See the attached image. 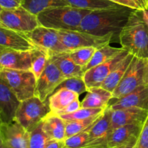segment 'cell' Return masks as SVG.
<instances>
[{
    "instance_id": "obj_25",
    "label": "cell",
    "mask_w": 148,
    "mask_h": 148,
    "mask_svg": "<svg viewBox=\"0 0 148 148\" xmlns=\"http://www.w3.org/2000/svg\"><path fill=\"white\" fill-rule=\"evenodd\" d=\"M124 50V49L122 47H113V46H110L109 44L106 45L103 47L97 49L95 51V53H94L93 56H92V59L90 60V62L86 66L82 68L84 73H85L87 71L89 70L91 68L110 60V59L114 58V56L118 55L119 53H121Z\"/></svg>"
},
{
    "instance_id": "obj_36",
    "label": "cell",
    "mask_w": 148,
    "mask_h": 148,
    "mask_svg": "<svg viewBox=\"0 0 148 148\" xmlns=\"http://www.w3.org/2000/svg\"><path fill=\"white\" fill-rule=\"evenodd\" d=\"M137 145V148H148V116L143 124Z\"/></svg>"
},
{
    "instance_id": "obj_7",
    "label": "cell",
    "mask_w": 148,
    "mask_h": 148,
    "mask_svg": "<svg viewBox=\"0 0 148 148\" xmlns=\"http://www.w3.org/2000/svg\"><path fill=\"white\" fill-rule=\"evenodd\" d=\"M40 25L37 15L23 6L12 10L0 8V27L27 33Z\"/></svg>"
},
{
    "instance_id": "obj_23",
    "label": "cell",
    "mask_w": 148,
    "mask_h": 148,
    "mask_svg": "<svg viewBox=\"0 0 148 148\" xmlns=\"http://www.w3.org/2000/svg\"><path fill=\"white\" fill-rule=\"evenodd\" d=\"M111 130V109L109 106L104 110L101 118L93 124L89 131V142L107 137Z\"/></svg>"
},
{
    "instance_id": "obj_14",
    "label": "cell",
    "mask_w": 148,
    "mask_h": 148,
    "mask_svg": "<svg viewBox=\"0 0 148 148\" xmlns=\"http://www.w3.org/2000/svg\"><path fill=\"white\" fill-rule=\"evenodd\" d=\"M143 124V122L133 123L113 130L106 140L104 148H117L137 140Z\"/></svg>"
},
{
    "instance_id": "obj_40",
    "label": "cell",
    "mask_w": 148,
    "mask_h": 148,
    "mask_svg": "<svg viewBox=\"0 0 148 148\" xmlns=\"http://www.w3.org/2000/svg\"><path fill=\"white\" fill-rule=\"evenodd\" d=\"M143 82L145 85H148V59H145L143 70Z\"/></svg>"
},
{
    "instance_id": "obj_4",
    "label": "cell",
    "mask_w": 148,
    "mask_h": 148,
    "mask_svg": "<svg viewBox=\"0 0 148 148\" xmlns=\"http://www.w3.org/2000/svg\"><path fill=\"white\" fill-rule=\"evenodd\" d=\"M0 79L8 85L20 101L35 96L37 79L30 70L1 69Z\"/></svg>"
},
{
    "instance_id": "obj_27",
    "label": "cell",
    "mask_w": 148,
    "mask_h": 148,
    "mask_svg": "<svg viewBox=\"0 0 148 148\" xmlns=\"http://www.w3.org/2000/svg\"><path fill=\"white\" fill-rule=\"evenodd\" d=\"M69 6L83 10H94L109 8L118 5L110 0H66Z\"/></svg>"
},
{
    "instance_id": "obj_2",
    "label": "cell",
    "mask_w": 148,
    "mask_h": 148,
    "mask_svg": "<svg viewBox=\"0 0 148 148\" xmlns=\"http://www.w3.org/2000/svg\"><path fill=\"white\" fill-rule=\"evenodd\" d=\"M121 47L136 57L148 59V26L142 11L133 10L119 37Z\"/></svg>"
},
{
    "instance_id": "obj_41",
    "label": "cell",
    "mask_w": 148,
    "mask_h": 148,
    "mask_svg": "<svg viewBox=\"0 0 148 148\" xmlns=\"http://www.w3.org/2000/svg\"><path fill=\"white\" fill-rule=\"evenodd\" d=\"M142 14H143V18H144L145 21L146 22V23H147L148 26V9H147V10H143V11H142Z\"/></svg>"
},
{
    "instance_id": "obj_37",
    "label": "cell",
    "mask_w": 148,
    "mask_h": 148,
    "mask_svg": "<svg viewBox=\"0 0 148 148\" xmlns=\"http://www.w3.org/2000/svg\"><path fill=\"white\" fill-rule=\"evenodd\" d=\"M80 108H81V102L79 101V99H78V100H76V101H73L72 103L69 104L67 107L64 108L63 110H61V111H58V112L56 113H53V114H57V115L59 116L65 115V114H70V113L75 112V111H77V110L79 109Z\"/></svg>"
},
{
    "instance_id": "obj_22",
    "label": "cell",
    "mask_w": 148,
    "mask_h": 148,
    "mask_svg": "<svg viewBox=\"0 0 148 148\" xmlns=\"http://www.w3.org/2000/svg\"><path fill=\"white\" fill-rule=\"evenodd\" d=\"M79 95L66 89L56 90L49 98L51 112L56 113L67 107L73 101L79 99Z\"/></svg>"
},
{
    "instance_id": "obj_46",
    "label": "cell",
    "mask_w": 148,
    "mask_h": 148,
    "mask_svg": "<svg viewBox=\"0 0 148 148\" xmlns=\"http://www.w3.org/2000/svg\"></svg>"
},
{
    "instance_id": "obj_12",
    "label": "cell",
    "mask_w": 148,
    "mask_h": 148,
    "mask_svg": "<svg viewBox=\"0 0 148 148\" xmlns=\"http://www.w3.org/2000/svg\"><path fill=\"white\" fill-rule=\"evenodd\" d=\"M29 132L15 119L0 124L1 143L10 148H29Z\"/></svg>"
},
{
    "instance_id": "obj_33",
    "label": "cell",
    "mask_w": 148,
    "mask_h": 148,
    "mask_svg": "<svg viewBox=\"0 0 148 148\" xmlns=\"http://www.w3.org/2000/svg\"><path fill=\"white\" fill-rule=\"evenodd\" d=\"M106 109V108H105ZM104 108H80L77 111L70 114L60 116L65 121H79L89 119L96 114L103 112Z\"/></svg>"
},
{
    "instance_id": "obj_31",
    "label": "cell",
    "mask_w": 148,
    "mask_h": 148,
    "mask_svg": "<svg viewBox=\"0 0 148 148\" xmlns=\"http://www.w3.org/2000/svg\"><path fill=\"white\" fill-rule=\"evenodd\" d=\"M96 50L94 47H83L68 51V53L76 64L83 68L90 62Z\"/></svg>"
},
{
    "instance_id": "obj_26",
    "label": "cell",
    "mask_w": 148,
    "mask_h": 148,
    "mask_svg": "<svg viewBox=\"0 0 148 148\" xmlns=\"http://www.w3.org/2000/svg\"><path fill=\"white\" fill-rule=\"evenodd\" d=\"M22 6L31 13L38 15L47 9L69 5L66 0H23Z\"/></svg>"
},
{
    "instance_id": "obj_34",
    "label": "cell",
    "mask_w": 148,
    "mask_h": 148,
    "mask_svg": "<svg viewBox=\"0 0 148 148\" xmlns=\"http://www.w3.org/2000/svg\"><path fill=\"white\" fill-rule=\"evenodd\" d=\"M93 126V125H92ZM88 128L87 130H84V131L80 132L77 133V134H75V135L72 136V137L66 138L64 140L65 142V148H81L83 147L85 145L89 142L90 135H89V131L90 130L91 127Z\"/></svg>"
},
{
    "instance_id": "obj_11",
    "label": "cell",
    "mask_w": 148,
    "mask_h": 148,
    "mask_svg": "<svg viewBox=\"0 0 148 148\" xmlns=\"http://www.w3.org/2000/svg\"><path fill=\"white\" fill-rule=\"evenodd\" d=\"M129 53L130 52L124 49L110 60L97 65L87 71L84 74L83 79L88 88L101 87V84L105 81L111 72L118 66Z\"/></svg>"
},
{
    "instance_id": "obj_30",
    "label": "cell",
    "mask_w": 148,
    "mask_h": 148,
    "mask_svg": "<svg viewBox=\"0 0 148 148\" xmlns=\"http://www.w3.org/2000/svg\"><path fill=\"white\" fill-rule=\"evenodd\" d=\"M49 54L44 49L38 48L33 50L32 67L30 71L34 74L36 79H38L49 60Z\"/></svg>"
},
{
    "instance_id": "obj_28",
    "label": "cell",
    "mask_w": 148,
    "mask_h": 148,
    "mask_svg": "<svg viewBox=\"0 0 148 148\" xmlns=\"http://www.w3.org/2000/svg\"><path fill=\"white\" fill-rule=\"evenodd\" d=\"M104 112V111H103ZM103 112L96 114L85 120L79 121H66V139L84 131L93 125L103 115ZM65 139V140H66Z\"/></svg>"
},
{
    "instance_id": "obj_3",
    "label": "cell",
    "mask_w": 148,
    "mask_h": 148,
    "mask_svg": "<svg viewBox=\"0 0 148 148\" xmlns=\"http://www.w3.org/2000/svg\"><path fill=\"white\" fill-rule=\"evenodd\" d=\"M90 10L62 6L49 8L37 15L40 25L55 30H79L81 22Z\"/></svg>"
},
{
    "instance_id": "obj_43",
    "label": "cell",
    "mask_w": 148,
    "mask_h": 148,
    "mask_svg": "<svg viewBox=\"0 0 148 148\" xmlns=\"http://www.w3.org/2000/svg\"><path fill=\"white\" fill-rule=\"evenodd\" d=\"M138 142V141H137ZM137 143H133L132 145H131L130 146V147H129L128 148H137Z\"/></svg>"
},
{
    "instance_id": "obj_39",
    "label": "cell",
    "mask_w": 148,
    "mask_h": 148,
    "mask_svg": "<svg viewBox=\"0 0 148 148\" xmlns=\"http://www.w3.org/2000/svg\"><path fill=\"white\" fill-rule=\"evenodd\" d=\"M65 146V142L56 141V140H51L47 145L46 148H64Z\"/></svg>"
},
{
    "instance_id": "obj_35",
    "label": "cell",
    "mask_w": 148,
    "mask_h": 148,
    "mask_svg": "<svg viewBox=\"0 0 148 148\" xmlns=\"http://www.w3.org/2000/svg\"><path fill=\"white\" fill-rule=\"evenodd\" d=\"M119 5L131 8L134 10H143L148 9V0H110Z\"/></svg>"
},
{
    "instance_id": "obj_16",
    "label": "cell",
    "mask_w": 148,
    "mask_h": 148,
    "mask_svg": "<svg viewBox=\"0 0 148 148\" xmlns=\"http://www.w3.org/2000/svg\"><path fill=\"white\" fill-rule=\"evenodd\" d=\"M21 101L8 85L0 79V121L10 123L15 119Z\"/></svg>"
},
{
    "instance_id": "obj_20",
    "label": "cell",
    "mask_w": 148,
    "mask_h": 148,
    "mask_svg": "<svg viewBox=\"0 0 148 148\" xmlns=\"http://www.w3.org/2000/svg\"><path fill=\"white\" fill-rule=\"evenodd\" d=\"M50 59L57 66L64 76L67 78L83 77L84 72L82 66L76 64L68 53V51L49 54Z\"/></svg>"
},
{
    "instance_id": "obj_29",
    "label": "cell",
    "mask_w": 148,
    "mask_h": 148,
    "mask_svg": "<svg viewBox=\"0 0 148 148\" xmlns=\"http://www.w3.org/2000/svg\"><path fill=\"white\" fill-rule=\"evenodd\" d=\"M29 148H46L51 139L43 131V121L29 131Z\"/></svg>"
},
{
    "instance_id": "obj_32",
    "label": "cell",
    "mask_w": 148,
    "mask_h": 148,
    "mask_svg": "<svg viewBox=\"0 0 148 148\" xmlns=\"http://www.w3.org/2000/svg\"><path fill=\"white\" fill-rule=\"evenodd\" d=\"M61 89H66L73 91V92L79 94V95H82L84 92H88V88L83 77H78L66 79L58 86L55 91Z\"/></svg>"
},
{
    "instance_id": "obj_21",
    "label": "cell",
    "mask_w": 148,
    "mask_h": 148,
    "mask_svg": "<svg viewBox=\"0 0 148 148\" xmlns=\"http://www.w3.org/2000/svg\"><path fill=\"white\" fill-rule=\"evenodd\" d=\"M43 129L51 140L66 139V121L57 114L49 113L43 120Z\"/></svg>"
},
{
    "instance_id": "obj_38",
    "label": "cell",
    "mask_w": 148,
    "mask_h": 148,
    "mask_svg": "<svg viewBox=\"0 0 148 148\" xmlns=\"http://www.w3.org/2000/svg\"><path fill=\"white\" fill-rule=\"evenodd\" d=\"M22 4L17 0H0V8L6 10L18 8L21 7Z\"/></svg>"
},
{
    "instance_id": "obj_17",
    "label": "cell",
    "mask_w": 148,
    "mask_h": 148,
    "mask_svg": "<svg viewBox=\"0 0 148 148\" xmlns=\"http://www.w3.org/2000/svg\"><path fill=\"white\" fill-rule=\"evenodd\" d=\"M109 107L112 111L128 108H138L148 111V85H141L132 92L117 99Z\"/></svg>"
},
{
    "instance_id": "obj_5",
    "label": "cell",
    "mask_w": 148,
    "mask_h": 148,
    "mask_svg": "<svg viewBox=\"0 0 148 148\" xmlns=\"http://www.w3.org/2000/svg\"><path fill=\"white\" fill-rule=\"evenodd\" d=\"M50 112L49 98L42 101L38 97L33 96L21 101L15 120L29 132L43 121Z\"/></svg>"
},
{
    "instance_id": "obj_1",
    "label": "cell",
    "mask_w": 148,
    "mask_h": 148,
    "mask_svg": "<svg viewBox=\"0 0 148 148\" xmlns=\"http://www.w3.org/2000/svg\"><path fill=\"white\" fill-rule=\"evenodd\" d=\"M134 10L122 5L91 11L81 22L79 31L96 36L111 34L119 39V34Z\"/></svg>"
},
{
    "instance_id": "obj_18",
    "label": "cell",
    "mask_w": 148,
    "mask_h": 148,
    "mask_svg": "<svg viewBox=\"0 0 148 148\" xmlns=\"http://www.w3.org/2000/svg\"><path fill=\"white\" fill-rule=\"evenodd\" d=\"M147 116L148 111L138 108L111 110V130L133 123H144Z\"/></svg>"
},
{
    "instance_id": "obj_42",
    "label": "cell",
    "mask_w": 148,
    "mask_h": 148,
    "mask_svg": "<svg viewBox=\"0 0 148 148\" xmlns=\"http://www.w3.org/2000/svg\"><path fill=\"white\" fill-rule=\"evenodd\" d=\"M138 141V140H135V141H133L132 143H130V144H128V145H124V146H121V147H117V148H128L129 147H130V145H132L133 143H137V142Z\"/></svg>"
},
{
    "instance_id": "obj_24",
    "label": "cell",
    "mask_w": 148,
    "mask_h": 148,
    "mask_svg": "<svg viewBox=\"0 0 148 148\" xmlns=\"http://www.w3.org/2000/svg\"><path fill=\"white\" fill-rule=\"evenodd\" d=\"M134 56L132 53H129L124 60L118 65L116 69L111 72V73L108 75V77L105 79L103 82L101 84V87H102L104 89L113 92V91L115 90L117 85H119V82L121 81V78L124 75L125 72H127V69L130 66L132 61L134 59Z\"/></svg>"
},
{
    "instance_id": "obj_8",
    "label": "cell",
    "mask_w": 148,
    "mask_h": 148,
    "mask_svg": "<svg viewBox=\"0 0 148 148\" xmlns=\"http://www.w3.org/2000/svg\"><path fill=\"white\" fill-rule=\"evenodd\" d=\"M145 59L134 56L119 85L112 92L113 98L119 99L144 84L143 70Z\"/></svg>"
},
{
    "instance_id": "obj_47",
    "label": "cell",
    "mask_w": 148,
    "mask_h": 148,
    "mask_svg": "<svg viewBox=\"0 0 148 148\" xmlns=\"http://www.w3.org/2000/svg\"><path fill=\"white\" fill-rule=\"evenodd\" d=\"M64 148H65V147H64Z\"/></svg>"
},
{
    "instance_id": "obj_10",
    "label": "cell",
    "mask_w": 148,
    "mask_h": 148,
    "mask_svg": "<svg viewBox=\"0 0 148 148\" xmlns=\"http://www.w3.org/2000/svg\"><path fill=\"white\" fill-rule=\"evenodd\" d=\"M27 34L38 47L44 49L49 54L67 51L61 41L57 30L40 25Z\"/></svg>"
},
{
    "instance_id": "obj_19",
    "label": "cell",
    "mask_w": 148,
    "mask_h": 148,
    "mask_svg": "<svg viewBox=\"0 0 148 148\" xmlns=\"http://www.w3.org/2000/svg\"><path fill=\"white\" fill-rule=\"evenodd\" d=\"M112 98V92L102 87L90 88L87 95L81 101V108L105 109L109 106V101Z\"/></svg>"
},
{
    "instance_id": "obj_6",
    "label": "cell",
    "mask_w": 148,
    "mask_h": 148,
    "mask_svg": "<svg viewBox=\"0 0 148 148\" xmlns=\"http://www.w3.org/2000/svg\"><path fill=\"white\" fill-rule=\"evenodd\" d=\"M61 41L67 51L83 47H94L101 49L115 39L113 35L96 36L79 30H57Z\"/></svg>"
},
{
    "instance_id": "obj_9",
    "label": "cell",
    "mask_w": 148,
    "mask_h": 148,
    "mask_svg": "<svg viewBox=\"0 0 148 148\" xmlns=\"http://www.w3.org/2000/svg\"><path fill=\"white\" fill-rule=\"evenodd\" d=\"M65 79L66 77L49 58L44 71L37 79L35 96L38 97L42 101H45Z\"/></svg>"
},
{
    "instance_id": "obj_13",
    "label": "cell",
    "mask_w": 148,
    "mask_h": 148,
    "mask_svg": "<svg viewBox=\"0 0 148 148\" xmlns=\"http://www.w3.org/2000/svg\"><path fill=\"white\" fill-rule=\"evenodd\" d=\"M33 50L16 51L0 48V69L30 70Z\"/></svg>"
},
{
    "instance_id": "obj_15",
    "label": "cell",
    "mask_w": 148,
    "mask_h": 148,
    "mask_svg": "<svg viewBox=\"0 0 148 148\" xmlns=\"http://www.w3.org/2000/svg\"><path fill=\"white\" fill-rule=\"evenodd\" d=\"M0 48L16 51H32L39 47L27 33L0 27Z\"/></svg>"
},
{
    "instance_id": "obj_45",
    "label": "cell",
    "mask_w": 148,
    "mask_h": 148,
    "mask_svg": "<svg viewBox=\"0 0 148 148\" xmlns=\"http://www.w3.org/2000/svg\"><path fill=\"white\" fill-rule=\"evenodd\" d=\"M17 1H19V2L21 3V4H22V3H23V0H17Z\"/></svg>"
},
{
    "instance_id": "obj_44",
    "label": "cell",
    "mask_w": 148,
    "mask_h": 148,
    "mask_svg": "<svg viewBox=\"0 0 148 148\" xmlns=\"http://www.w3.org/2000/svg\"><path fill=\"white\" fill-rule=\"evenodd\" d=\"M1 148H10V147H9L8 146L5 145L3 144V143H1Z\"/></svg>"
}]
</instances>
